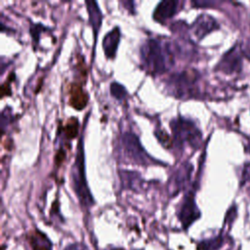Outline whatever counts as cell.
Here are the masks:
<instances>
[{
	"label": "cell",
	"instance_id": "cell-1",
	"mask_svg": "<svg viewBox=\"0 0 250 250\" xmlns=\"http://www.w3.org/2000/svg\"><path fill=\"white\" fill-rule=\"evenodd\" d=\"M143 68L151 75L165 72L174 63L172 45L157 38L146 39L140 49Z\"/></svg>",
	"mask_w": 250,
	"mask_h": 250
},
{
	"label": "cell",
	"instance_id": "cell-2",
	"mask_svg": "<svg viewBox=\"0 0 250 250\" xmlns=\"http://www.w3.org/2000/svg\"><path fill=\"white\" fill-rule=\"evenodd\" d=\"M72 188L79 200V203L84 208H90L95 204V199L90 191L86 174H85V152L83 136L80 137L76 146V153L74 162L71 166L70 172Z\"/></svg>",
	"mask_w": 250,
	"mask_h": 250
},
{
	"label": "cell",
	"instance_id": "cell-3",
	"mask_svg": "<svg viewBox=\"0 0 250 250\" xmlns=\"http://www.w3.org/2000/svg\"><path fill=\"white\" fill-rule=\"evenodd\" d=\"M173 144L178 148L188 145L192 148L198 147L201 142V132L189 119L178 116L170 121Z\"/></svg>",
	"mask_w": 250,
	"mask_h": 250
},
{
	"label": "cell",
	"instance_id": "cell-4",
	"mask_svg": "<svg viewBox=\"0 0 250 250\" xmlns=\"http://www.w3.org/2000/svg\"><path fill=\"white\" fill-rule=\"evenodd\" d=\"M119 147L122 155L130 162L136 165H155L161 163L152 158L142 146L137 135L131 132H125L120 138ZM162 164V163H161Z\"/></svg>",
	"mask_w": 250,
	"mask_h": 250
},
{
	"label": "cell",
	"instance_id": "cell-5",
	"mask_svg": "<svg viewBox=\"0 0 250 250\" xmlns=\"http://www.w3.org/2000/svg\"><path fill=\"white\" fill-rule=\"evenodd\" d=\"M195 82V76L188 71H182L172 74L166 83L169 93L176 98H188L192 93V86Z\"/></svg>",
	"mask_w": 250,
	"mask_h": 250
},
{
	"label": "cell",
	"instance_id": "cell-6",
	"mask_svg": "<svg viewBox=\"0 0 250 250\" xmlns=\"http://www.w3.org/2000/svg\"><path fill=\"white\" fill-rule=\"evenodd\" d=\"M178 217L185 229H188L193 222L200 217V211L195 203L192 192H188L184 196L180 205Z\"/></svg>",
	"mask_w": 250,
	"mask_h": 250
},
{
	"label": "cell",
	"instance_id": "cell-7",
	"mask_svg": "<svg viewBox=\"0 0 250 250\" xmlns=\"http://www.w3.org/2000/svg\"><path fill=\"white\" fill-rule=\"evenodd\" d=\"M179 6H180L179 1H175V0L160 1L154 9L152 17L156 21L160 23H164L166 21H168L169 19H171L177 14V12L180 9Z\"/></svg>",
	"mask_w": 250,
	"mask_h": 250
},
{
	"label": "cell",
	"instance_id": "cell-8",
	"mask_svg": "<svg viewBox=\"0 0 250 250\" xmlns=\"http://www.w3.org/2000/svg\"><path fill=\"white\" fill-rule=\"evenodd\" d=\"M218 27L216 21L209 15L201 14L192 22L190 28L193 35L198 39H202L209 32Z\"/></svg>",
	"mask_w": 250,
	"mask_h": 250
},
{
	"label": "cell",
	"instance_id": "cell-9",
	"mask_svg": "<svg viewBox=\"0 0 250 250\" xmlns=\"http://www.w3.org/2000/svg\"><path fill=\"white\" fill-rule=\"evenodd\" d=\"M192 167L189 163H184L173 173L170 179V188L172 189V194H176L180 190H182L187 183L189 181Z\"/></svg>",
	"mask_w": 250,
	"mask_h": 250
},
{
	"label": "cell",
	"instance_id": "cell-10",
	"mask_svg": "<svg viewBox=\"0 0 250 250\" xmlns=\"http://www.w3.org/2000/svg\"><path fill=\"white\" fill-rule=\"evenodd\" d=\"M120 28L119 26H114L110 31H108L103 39V49L105 57L107 59H114L118 45L120 42Z\"/></svg>",
	"mask_w": 250,
	"mask_h": 250
},
{
	"label": "cell",
	"instance_id": "cell-11",
	"mask_svg": "<svg viewBox=\"0 0 250 250\" xmlns=\"http://www.w3.org/2000/svg\"><path fill=\"white\" fill-rule=\"evenodd\" d=\"M85 4H86L87 13H88L89 22H90V25L93 29L95 45H96L98 33H99V30L102 26V22H103V19H104L103 12L101 11V9H100V7H99V5L96 1H86Z\"/></svg>",
	"mask_w": 250,
	"mask_h": 250
},
{
	"label": "cell",
	"instance_id": "cell-12",
	"mask_svg": "<svg viewBox=\"0 0 250 250\" xmlns=\"http://www.w3.org/2000/svg\"><path fill=\"white\" fill-rule=\"evenodd\" d=\"M119 176H120L121 183L125 188L138 190L143 187L144 180L137 171L120 170Z\"/></svg>",
	"mask_w": 250,
	"mask_h": 250
},
{
	"label": "cell",
	"instance_id": "cell-13",
	"mask_svg": "<svg viewBox=\"0 0 250 250\" xmlns=\"http://www.w3.org/2000/svg\"><path fill=\"white\" fill-rule=\"evenodd\" d=\"M240 64L241 60L239 54L234 50H231L223 57L219 62V68L224 72L231 73L233 71H237L240 68Z\"/></svg>",
	"mask_w": 250,
	"mask_h": 250
},
{
	"label": "cell",
	"instance_id": "cell-14",
	"mask_svg": "<svg viewBox=\"0 0 250 250\" xmlns=\"http://www.w3.org/2000/svg\"><path fill=\"white\" fill-rule=\"evenodd\" d=\"M28 240L32 250H52V242L40 230L36 229L31 232L28 236Z\"/></svg>",
	"mask_w": 250,
	"mask_h": 250
},
{
	"label": "cell",
	"instance_id": "cell-15",
	"mask_svg": "<svg viewBox=\"0 0 250 250\" xmlns=\"http://www.w3.org/2000/svg\"><path fill=\"white\" fill-rule=\"evenodd\" d=\"M109 90L111 96L118 101H123L128 94L126 88L118 82H112L109 86Z\"/></svg>",
	"mask_w": 250,
	"mask_h": 250
},
{
	"label": "cell",
	"instance_id": "cell-16",
	"mask_svg": "<svg viewBox=\"0 0 250 250\" xmlns=\"http://www.w3.org/2000/svg\"><path fill=\"white\" fill-rule=\"evenodd\" d=\"M70 104L72 106H74L75 108L81 110L87 104V98L85 93L80 89V91H76L72 94L71 100H70Z\"/></svg>",
	"mask_w": 250,
	"mask_h": 250
},
{
	"label": "cell",
	"instance_id": "cell-17",
	"mask_svg": "<svg viewBox=\"0 0 250 250\" xmlns=\"http://www.w3.org/2000/svg\"><path fill=\"white\" fill-rule=\"evenodd\" d=\"M222 241L223 239L221 236L208 239V240H203L198 244V249L199 250H217L219 247H221Z\"/></svg>",
	"mask_w": 250,
	"mask_h": 250
},
{
	"label": "cell",
	"instance_id": "cell-18",
	"mask_svg": "<svg viewBox=\"0 0 250 250\" xmlns=\"http://www.w3.org/2000/svg\"><path fill=\"white\" fill-rule=\"evenodd\" d=\"M78 133V121L75 118H72L68 121V123L65 126V134L67 138L73 139L76 137Z\"/></svg>",
	"mask_w": 250,
	"mask_h": 250
},
{
	"label": "cell",
	"instance_id": "cell-19",
	"mask_svg": "<svg viewBox=\"0 0 250 250\" xmlns=\"http://www.w3.org/2000/svg\"><path fill=\"white\" fill-rule=\"evenodd\" d=\"M155 136L156 138L158 139L159 143H161V145L163 146H166V147H169L173 145V141L170 139V137L165 133V131H162V130H157L155 131Z\"/></svg>",
	"mask_w": 250,
	"mask_h": 250
},
{
	"label": "cell",
	"instance_id": "cell-20",
	"mask_svg": "<svg viewBox=\"0 0 250 250\" xmlns=\"http://www.w3.org/2000/svg\"><path fill=\"white\" fill-rule=\"evenodd\" d=\"M47 29L46 27H44L42 24H31L30 25V34L33 38L34 42H37L40 38V33L42 32V30Z\"/></svg>",
	"mask_w": 250,
	"mask_h": 250
},
{
	"label": "cell",
	"instance_id": "cell-21",
	"mask_svg": "<svg viewBox=\"0 0 250 250\" xmlns=\"http://www.w3.org/2000/svg\"><path fill=\"white\" fill-rule=\"evenodd\" d=\"M250 180V163L245 165L242 173V182Z\"/></svg>",
	"mask_w": 250,
	"mask_h": 250
},
{
	"label": "cell",
	"instance_id": "cell-22",
	"mask_svg": "<svg viewBox=\"0 0 250 250\" xmlns=\"http://www.w3.org/2000/svg\"><path fill=\"white\" fill-rule=\"evenodd\" d=\"M64 250H88L87 246L80 244V243H76V244H72L67 246Z\"/></svg>",
	"mask_w": 250,
	"mask_h": 250
},
{
	"label": "cell",
	"instance_id": "cell-23",
	"mask_svg": "<svg viewBox=\"0 0 250 250\" xmlns=\"http://www.w3.org/2000/svg\"><path fill=\"white\" fill-rule=\"evenodd\" d=\"M244 53L248 57V59L250 60V38H249V40L247 41V43H246V45L244 47Z\"/></svg>",
	"mask_w": 250,
	"mask_h": 250
},
{
	"label": "cell",
	"instance_id": "cell-24",
	"mask_svg": "<svg viewBox=\"0 0 250 250\" xmlns=\"http://www.w3.org/2000/svg\"><path fill=\"white\" fill-rule=\"evenodd\" d=\"M110 250H124V249H122V248H112Z\"/></svg>",
	"mask_w": 250,
	"mask_h": 250
}]
</instances>
